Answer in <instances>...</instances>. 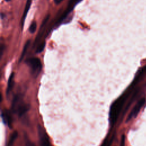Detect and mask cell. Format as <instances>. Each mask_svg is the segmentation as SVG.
<instances>
[{
    "label": "cell",
    "instance_id": "cell-13",
    "mask_svg": "<svg viewBox=\"0 0 146 146\" xmlns=\"http://www.w3.org/2000/svg\"><path fill=\"white\" fill-rule=\"evenodd\" d=\"M112 140H113V138H112V137L110 140L109 141H108L107 139H106V140H105V141H104V143H103V144L102 145V146H110V145H111V144Z\"/></svg>",
    "mask_w": 146,
    "mask_h": 146
},
{
    "label": "cell",
    "instance_id": "cell-8",
    "mask_svg": "<svg viewBox=\"0 0 146 146\" xmlns=\"http://www.w3.org/2000/svg\"><path fill=\"white\" fill-rule=\"evenodd\" d=\"M2 118H3V120L5 121V123H7L9 125V126H10L11 124L12 119H11L10 113L7 111H6V112H3L2 115Z\"/></svg>",
    "mask_w": 146,
    "mask_h": 146
},
{
    "label": "cell",
    "instance_id": "cell-10",
    "mask_svg": "<svg viewBox=\"0 0 146 146\" xmlns=\"http://www.w3.org/2000/svg\"><path fill=\"white\" fill-rule=\"evenodd\" d=\"M17 136H18V133H17V131H14V132L12 133V135H11V136H10V139H9V144L10 145H11L13 144V143L14 142V141H15V139H17Z\"/></svg>",
    "mask_w": 146,
    "mask_h": 146
},
{
    "label": "cell",
    "instance_id": "cell-11",
    "mask_svg": "<svg viewBox=\"0 0 146 146\" xmlns=\"http://www.w3.org/2000/svg\"><path fill=\"white\" fill-rule=\"evenodd\" d=\"M45 45H46L45 42H42V43L38 46V47H37V48H36V52H37V53H40V52H41L42 51H43V50L44 48Z\"/></svg>",
    "mask_w": 146,
    "mask_h": 146
},
{
    "label": "cell",
    "instance_id": "cell-14",
    "mask_svg": "<svg viewBox=\"0 0 146 146\" xmlns=\"http://www.w3.org/2000/svg\"><path fill=\"white\" fill-rule=\"evenodd\" d=\"M125 145V136L124 135H122L120 141V146H124Z\"/></svg>",
    "mask_w": 146,
    "mask_h": 146
},
{
    "label": "cell",
    "instance_id": "cell-16",
    "mask_svg": "<svg viewBox=\"0 0 146 146\" xmlns=\"http://www.w3.org/2000/svg\"><path fill=\"white\" fill-rule=\"evenodd\" d=\"M63 0H54V2L56 4H59L60 3H61Z\"/></svg>",
    "mask_w": 146,
    "mask_h": 146
},
{
    "label": "cell",
    "instance_id": "cell-15",
    "mask_svg": "<svg viewBox=\"0 0 146 146\" xmlns=\"http://www.w3.org/2000/svg\"><path fill=\"white\" fill-rule=\"evenodd\" d=\"M26 146H35L34 143H33L32 142H31L30 141H29V140L26 141Z\"/></svg>",
    "mask_w": 146,
    "mask_h": 146
},
{
    "label": "cell",
    "instance_id": "cell-18",
    "mask_svg": "<svg viewBox=\"0 0 146 146\" xmlns=\"http://www.w3.org/2000/svg\"><path fill=\"white\" fill-rule=\"evenodd\" d=\"M6 1H10V0H5Z\"/></svg>",
    "mask_w": 146,
    "mask_h": 146
},
{
    "label": "cell",
    "instance_id": "cell-3",
    "mask_svg": "<svg viewBox=\"0 0 146 146\" xmlns=\"http://www.w3.org/2000/svg\"><path fill=\"white\" fill-rule=\"evenodd\" d=\"M38 132L40 146H51L49 138L47 133L40 125L38 126Z\"/></svg>",
    "mask_w": 146,
    "mask_h": 146
},
{
    "label": "cell",
    "instance_id": "cell-2",
    "mask_svg": "<svg viewBox=\"0 0 146 146\" xmlns=\"http://www.w3.org/2000/svg\"><path fill=\"white\" fill-rule=\"evenodd\" d=\"M26 63L29 66L32 71V74L35 76H37L41 71L42 64L40 59L38 58H31L29 59Z\"/></svg>",
    "mask_w": 146,
    "mask_h": 146
},
{
    "label": "cell",
    "instance_id": "cell-5",
    "mask_svg": "<svg viewBox=\"0 0 146 146\" xmlns=\"http://www.w3.org/2000/svg\"><path fill=\"white\" fill-rule=\"evenodd\" d=\"M31 0H27L26 1V5H25V10H24V12L23 14V16L22 18V20H21V26H22V29H23V26L24 25V22L27 15V14L30 9V6H31Z\"/></svg>",
    "mask_w": 146,
    "mask_h": 146
},
{
    "label": "cell",
    "instance_id": "cell-12",
    "mask_svg": "<svg viewBox=\"0 0 146 146\" xmlns=\"http://www.w3.org/2000/svg\"><path fill=\"white\" fill-rule=\"evenodd\" d=\"M36 22H34L31 24V25L29 27V31L31 33H34L36 30Z\"/></svg>",
    "mask_w": 146,
    "mask_h": 146
},
{
    "label": "cell",
    "instance_id": "cell-17",
    "mask_svg": "<svg viewBox=\"0 0 146 146\" xmlns=\"http://www.w3.org/2000/svg\"><path fill=\"white\" fill-rule=\"evenodd\" d=\"M3 49H4V45L2 44L1 46V55H2V52H3Z\"/></svg>",
    "mask_w": 146,
    "mask_h": 146
},
{
    "label": "cell",
    "instance_id": "cell-1",
    "mask_svg": "<svg viewBox=\"0 0 146 146\" xmlns=\"http://www.w3.org/2000/svg\"><path fill=\"white\" fill-rule=\"evenodd\" d=\"M128 95V93L124 94V95L117 99L111 106L110 111V121L111 124L113 125L116 121L120 110L122 108L123 105Z\"/></svg>",
    "mask_w": 146,
    "mask_h": 146
},
{
    "label": "cell",
    "instance_id": "cell-9",
    "mask_svg": "<svg viewBox=\"0 0 146 146\" xmlns=\"http://www.w3.org/2000/svg\"><path fill=\"white\" fill-rule=\"evenodd\" d=\"M29 44H30V40H28L27 41V42L26 43V44H25L24 47H23V51H22V52L21 54V57H20V59H19V61L21 62L22 59L24 58L25 54H26V52L28 49V47L29 46Z\"/></svg>",
    "mask_w": 146,
    "mask_h": 146
},
{
    "label": "cell",
    "instance_id": "cell-4",
    "mask_svg": "<svg viewBox=\"0 0 146 146\" xmlns=\"http://www.w3.org/2000/svg\"><path fill=\"white\" fill-rule=\"evenodd\" d=\"M145 99L144 98H141L140 100L138 101V102L136 103V104L135 106V107H133V108L131 112L129 114V115L127 119V121H128L132 117H136L137 116V115L138 114L140 109L141 108V107L145 103Z\"/></svg>",
    "mask_w": 146,
    "mask_h": 146
},
{
    "label": "cell",
    "instance_id": "cell-6",
    "mask_svg": "<svg viewBox=\"0 0 146 146\" xmlns=\"http://www.w3.org/2000/svg\"><path fill=\"white\" fill-rule=\"evenodd\" d=\"M29 109V106L28 104H26L24 103H23L20 107L18 108L16 113H18L19 116H22Z\"/></svg>",
    "mask_w": 146,
    "mask_h": 146
},
{
    "label": "cell",
    "instance_id": "cell-7",
    "mask_svg": "<svg viewBox=\"0 0 146 146\" xmlns=\"http://www.w3.org/2000/svg\"><path fill=\"white\" fill-rule=\"evenodd\" d=\"M14 84V74H11L9 78L8 83H7V87L6 90V94L8 95L10 91L12 90V88L13 87Z\"/></svg>",
    "mask_w": 146,
    "mask_h": 146
}]
</instances>
